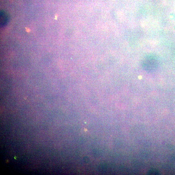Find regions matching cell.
Segmentation results:
<instances>
[{
    "label": "cell",
    "instance_id": "obj_2",
    "mask_svg": "<svg viewBox=\"0 0 175 175\" xmlns=\"http://www.w3.org/2000/svg\"><path fill=\"white\" fill-rule=\"evenodd\" d=\"M0 19L1 27H4L7 25L9 22V16L7 12L1 11L0 12Z\"/></svg>",
    "mask_w": 175,
    "mask_h": 175
},
{
    "label": "cell",
    "instance_id": "obj_1",
    "mask_svg": "<svg viewBox=\"0 0 175 175\" xmlns=\"http://www.w3.org/2000/svg\"><path fill=\"white\" fill-rule=\"evenodd\" d=\"M159 61L155 55L150 54L144 58L142 62L143 69L147 72L155 71L159 66Z\"/></svg>",
    "mask_w": 175,
    "mask_h": 175
}]
</instances>
